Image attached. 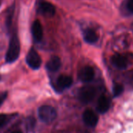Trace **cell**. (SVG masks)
I'll return each mask as SVG.
<instances>
[{
  "label": "cell",
  "instance_id": "obj_1",
  "mask_svg": "<svg viewBox=\"0 0 133 133\" xmlns=\"http://www.w3.org/2000/svg\"><path fill=\"white\" fill-rule=\"evenodd\" d=\"M20 52V44L16 34L11 37L8 51L5 55V62L7 63H12L17 60Z\"/></svg>",
  "mask_w": 133,
  "mask_h": 133
},
{
  "label": "cell",
  "instance_id": "obj_2",
  "mask_svg": "<svg viewBox=\"0 0 133 133\" xmlns=\"http://www.w3.org/2000/svg\"><path fill=\"white\" fill-rule=\"evenodd\" d=\"M37 115L40 120L46 124L53 122L57 117V112L55 109L50 105L41 106L37 110Z\"/></svg>",
  "mask_w": 133,
  "mask_h": 133
},
{
  "label": "cell",
  "instance_id": "obj_3",
  "mask_svg": "<svg viewBox=\"0 0 133 133\" xmlns=\"http://www.w3.org/2000/svg\"><path fill=\"white\" fill-rule=\"evenodd\" d=\"M26 62L28 66L34 70L40 69L42 62L39 54L34 48H30L28 51L26 57Z\"/></svg>",
  "mask_w": 133,
  "mask_h": 133
},
{
  "label": "cell",
  "instance_id": "obj_4",
  "mask_svg": "<svg viewBox=\"0 0 133 133\" xmlns=\"http://www.w3.org/2000/svg\"><path fill=\"white\" fill-rule=\"evenodd\" d=\"M79 99L83 104H88L91 102L96 96V90L93 87H82L79 91Z\"/></svg>",
  "mask_w": 133,
  "mask_h": 133
},
{
  "label": "cell",
  "instance_id": "obj_5",
  "mask_svg": "<svg viewBox=\"0 0 133 133\" xmlns=\"http://www.w3.org/2000/svg\"><path fill=\"white\" fill-rule=\"evenodd\" d=\"M37 11L42 15L52 16L55 14V6L45 1V0H39L37 2Z\"/></svg>",
  "mask_w": 133,
  "mask_h": 133
},
{
  "label": "cell",
  "instance_id": "obj_6",
  "mask_svg": "<svg viewBox=\"0 0 133 133\" xmlns=\"http://www.w3.org/2000/svg\"><path fill=\"white\" fill-rule=\"evenodd\" d=\"M94 70L91 66H85L79 70L78 77L83 83H90L94 78Z\"/></svg>",
  "mask_w": 133,
  "mask_h": 133
},
{
  "label": "cell",
  "instance_id": "obj_7",
  "mask_svg": "<svg viewBox=\"0 0 133 133\" xmlns=\"http://www.w3.org/2000/svg\"><path fill=\"white\" fill-rule=\"evenodd\" d=\"M83 120L89 127H95L98 122V116L94 111L87 109L83 114Z\"/></svg>",
  "mask_w": 133,
  "mask_h": 133
},
{
  "label": "cell",
  "instance_id": "obj_8",
  "mask_svg": "<svg viewBox=\"0 0 133 133\" xmlns=\"http://www.w3.org/2000/svg\"><path fill=\"white\" fill-rule=\"evenodd\" d=\"M31 33L34 40L36 42H39L42 40L43 37V28L41 26V22L37 19L35 20L31 26Z\"/></svg>",
  "mask_w": 133,
  "mask_h": 133
},
{
  "label": "cell",
  "instance_id": "obj_9",
  "mask_svg": "<svg viewBox=\"0 0 133 133\" xmlns=\"http://www.w3.org/2000/svg\"><path fill=\"white\" fill-rule=\"evenodd\" d=\"M72 82L73 80L71 76L66 75H62L57 79L56 85L58 89L64 90L67 88H69L72 85Z\"/></svg>",
  "mask_w": 133,
  "mask_h": 133
},
{
  "label": "cell",
  "instance_id": "obj_10",
  "mask_svg": "<svg viewBox=\"0 0 133 133\" xmlns=\"http://www.w3.org/2000/svg\"><path fill=\"white\" fill-rule=\"evenodd\" d=\"M110 107H111L110 99L104 95L101 96L100 98L98 99V102H97V111L101 114H104L109 110Z\"/></svg>",
  "mask_w": 133,
  "mask_h": 133
},
{
  "label": "cell",
  "instance_id": "obj_11",
  "mask_svg": "<svg viewBox=\"0 0 133 133\" xmlns=\"http://www.w3.org/2000/svg\"><path fill=\"white\" fill-rule=\"evenodd\" d=\"M111 62L112 64L119 69H124L128 65V60L127 58L119 54H116L112 56L111 58Z\"/></svg>",
  "mask_w": 133,
  "mask_h": 133
},
{
  "label": "cell",
  "instance_id": "obj_12",
  "mask_svg": "<svg viewBox=\"0 0 133 133\" xmlns=\"http://www.w3.org/2000/svg\"><path fill=\"white\" fill-rule=\"evenodd\" d=\"M62 65V62L59 57L58 56H52L48 62L46 63V69L50 72H57Z\"/></svg>",
  "mask_w": 133,
  "mask_h": 133
},
{
  "label": "cell",
  "instance_id": "obj_13",
  "mask_svg": "<svg viewBox=\"0 0 133 133\" xmlns=\"http://www.w3.org/2000/svg\"><path fill=\"white\" fill-rule=\"evenodd\" d=\"M83 39L89 44H94L98 41V35L94 30L87 29L83 33Z\"/></svg>",
  "mask_w": 133,
  "mask_h": 133
},
{
  "label": "cell",
  "instance_id": "obj_14",
  "mask_svg": "<svg viewBox=\"0 0 133 133\" xmlns=\"http://www.w3.org/2000/svg\"><path fill=\"white\" fill-rule=\"evenodd\" d=\"M123 86L121 84H115L113 87V94L114 97H118L119 95H121L123 93Z\"/></svg>",
  "mask_w": 133,
  "mask_h": 133
},
{
  "label": "cell",
  "instance_id": "obj_15",
  "mask_svg": "<svg viewBox=\"0 0 133 133\" xmlns=\"http://www.w3.org/2000/svg\"><path fill=\"white\" fill-rule=\"evenodd\" d=\"M35 125H36V120L33 117H29V118H26V126L27 129L32 130V129H34Z\"/></svg>",
  "mask_w": 133,
  "mask_h": 133
},
{
  "label": "cell",
  "instance_id": "obj_16",
  "mask_svg": "<svg viewBox=\"0 0 133 133\" xmlns=\"http://www.w3.org/2000/svg\"><path fill=\"white\" fill-rule=\"evenodd\" d=\"M12 15H13V9L12 10L9 11L8 15L6 16V26H7V27H9L10 25H11V21H12Z\"/></svg>",
  "mask_w": 133,
  "mask_h": 133
},
{
  "label": "cell",
  "instance_id": "obj_17",
  "mask_svg": "<svg viewBox=\"0 0 133 133\" xmlns=\"http://www.w3.org/2000/svg\"><path fill=\"white\" fill-rule=\"evenodd\" d=\"M8 120V116L5 115V114H1L0 115V129L2 128L7 122Z\"/></svg>",
  "mask_w": 133,
  "mask_h": 133
},
{
  "label": "cell",
  "instance_id": "obj_18",
  "mask_svg": "<svg viewBox=\"0 0 133 133\" xmlns=\"http://www.w3.org/2000/svg\"><path fill=\"white\" fill-rule=\"evenodd\" d=\"M127 8L128 9L133 12V0H129L127 2Z\"/></svg>",
  "mask_w": 133,
  "mask_h": 133
},
{
  "label": "cell",
  "instance_id": "obj_19",
  "mask_svg": "<svg viewBox=\"0 0 133 133\" xmlns=\"http://www.w3.org/2000/svg\"><path fill=\"white\" fill-rule=\"evenodd\" d=\"M6 97H7V93L5 92V93L0 94V106L2 104V103L4 102V101L6 99Z\"/></svg>",
  "mask_w": 133,
  "mask_h": 133
},
{
  "label": "cell",
  "instance_id": "obj_20",
  "mask_svg": "<svg viewBox=\"0 0 133 133\" xmlns=\"http://www.w3.org/2000/svg\"><path fill=\"white\" fill-rule=\"evenodd\" d=\"M12 133H23L21 131H19V130H17V131H15V132H13Z\"/></svg>",
  "mask_w": 133,
  "mask_h": 133
},
{
  "label": "cell",
  "instance_id": "obj_21",
  "mask_svg": "<svg viewBox=\"0 0 133 133\" xmlns=\"http://www.w3.org/2000/svg\"><path fill=\"white\" fill-rule=\"evenodd\" d=\"M0 79H1V76H0Z\"/></svg>",
  "mask_w": 133,
  "mask_h": 133
}]
</instances>
